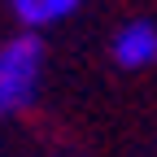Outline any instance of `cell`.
I'll return each mask as SVG.
<instances>
[{"label": "cell", "instance_id": "obj_1", "mask_svg": "<svg viewBox=\"0 0 157 157\" xmlns=\"http://www.w3.org/2000/svg\"><path fill=\"white\" fill-rule=\"evenodd\" d=\"M44 83V39L35 31H17L0 44V122L26 113Z\"/></svg>", "mask_w": 157, "mask_h": 157}, {"label": "cell", "instance_id": "obj_2", "mask_svg": "<svg viewBox=\"0 0 157 157\" xmlns=\"http://www.w3.org/2000/svg\"><path fill=\"white\" fill-rule=\"evenodd\" d=\"M109 57L118 70H148L157 66V22L148 17H131L113 31L109 39Z\"/></svg>", "mask_w": 157, "mask_h": 157}, {"label": "cell", "instance_id": "obj_3", "mask_svg": "<svg viewBox=\"0 0 157 157\" xmlns=\"http://www.w3.org/2000/svg\"><path fill=\"white\" fill-rule=\"evenodd\" d=\"M78 5H87V0H9L17 31H35V35L48 26H61L70 13H78Z\"/></svg>", "mask_w": 157, "mask_h": 157}]
</instances>
